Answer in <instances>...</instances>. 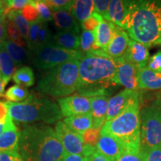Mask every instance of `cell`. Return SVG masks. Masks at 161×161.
Listing matches in <instances>:
<instances>
[{
	"mask_svg": "<svg viewBox=\"0 0 161 161\" xmlns=\"http://www.w3.org/2000/svg\"><path fill=\"white\" fill-rule=\"evenodd\" d=\"M101 129L102 128H91L82 133L81 137L84 145L92 147H96V145H97L100 137Z\"/></svg>",
	"mask_w": 161,
	"mask_h": 161,
	"instance_id": "obj_34",
	"label": "cell"
},
{
	"mask_svg": "<svg viewBox=\"0 0 161 161\" xmlns=\"http://www.w3.org/2000/svg\"><path fill=\"white\" fill-rule=\"evenodd\" d=\"M0 161H24L17 151L0 152Z\"/></svg>",
	"mask_w": 161,
	"mask_h": 161,
	"instance_id": "obj_43",
	"label": "cell"
},
{
	"mask_svg": "<svg viewBox=\"0 0 161 161\" xmlns=\"http://www.w3.org/2000/svg\"><path fill=\"white\" fill-rule=\"evenodd\" d=\"M6 84H7L5 83L3 76L0 73V97L4 96V94H5V86H6Z\"/></svg>",
	"mask_w": 161,
	"mask_h": 161,
	"instance_id": "obj_48",
	"label": "cell"
},
{
	"mask_svg": "<svg viewBox=\"0 0 161 161\" xmlns=\"http://www.w3.org/2000/svg\"><path fill=\"white\" fill-rule=\"evenodd\" d=\"M112 38L110 43L105 49L101 51L114 59H117L122 57L125 52L130 37L125 30L114 23H112Z\"/></svg>",
	"mask_w": 161,
	"mask_h": 161,
	"instance_id": "obj_12",
	"label": "cell"
},
{
	"mask_svg": "<svg viewBox=\"0 0 161 161\" xmlns=\"http://www.w3.org/2000/svg\"><path fill=\"white\" fill-rule=\"evenodd\" d=\"M137 97L139 93L136 90L125 89L109 98L106 121L111 120L119 115Z\"/></svg>",
	"mask_w": 161,
	"mask_h": 161,
	"instance_id": "obj_13",
	"label": "cell"
},
{
	"mask_svg": "<svg viewBox=\"0 0 161 161\" xmlns=\"http://www.w3.org/2000/svg\"><path fill=\"white\" fill-rule=\"evenodd\" d=\"M146 67L153 71L161 72V51L157 52L149 58Z\"/></svg>",
	"mask_w": 161,
	"mask_h": 161,
	"instance_id": "obj_41",
	"label": "cell"
},
{
	"mask_svg": "<svg viewBox=\"0 0 161 161\" xmlns=\"http://www.w3.org/2000/svg\"><path fill=\"white\" fill-rule=\"evenodd\" d=\"M58 102L62 115L65 117L91 112L90 98L78 94L60 98L58 100Z\"/></svg>",
	"mask_w": 161,
	"mask_h": 161,
	"instance_id": "obj_10",
	"label": "cell"
},
{
	"mask_svg": "<svg viewBox=\"0 0 161 161\" xmlns=\"http://www.w3.org/2000/svg\"><path fill=\"white\" fill-rule=\"evenodd\" d=\"M116 161H145V157L141 152L138 153L124 152Z\"/></svg>",
	"mask_w": 161,
	"mask_h": 161,
	"instance_id": "obj_40",
	"label": "cell"
},
{
	"mask_svg": "<svg viewBox=\"0 0 161 161\" xmlns=\"http://www.w3.org/2000/svg\"><path fill=\"white\" fill-rule=\"evenodd\" d=\"M6 129V124L0 123V134H2Z\"/></svg>",
	"mask_w": 161,
	"mask_h": 161,
	"instance_id": "obj_50",
	"label": "cell"
},
{
	"mask_svg": "<svg viewBox=\"0 0 161 161\" xmlns=\"http://www.w3.org/2000/svg\"><path fill=\"white\" fill-rule=\"evenodd\" d=\"M21 13L24 18L29 22V23H34V22L40 20V15L38 14L37 9L35 7L32 5L31 3H29V5H25L23 9L21 10Z\"/></svg>",
	"mask_w": 161,
	"mask_h": 161,
	"instance_id": "obj_36",
	"label": "cell"
},
{
	"mask_svg": "<svg viewBox=\"0 0 161 161\" xmlns=\"http://www.w3.org/2000/svg\"><path fill=\"white\" fill-rule=\"evenodd\" d=\"M52 43L62 49L80 51L79 34L59 31L53 35Z\"/></svg>",
	"mask_w": 161,
	"mask_h": 161,
	"instance_id": "obj_21",
	"label": "cell"
},
{
	"mask_svg": "<svg viewBox=\"0 0 161 161\" xmlns=\"http://www.w3.org/2000/svg\"><path fill=\"white\" fill-rule=\"evenodd\" d=\"M10 117L11 116L9 114L7 104L0 102V123L5 124Z\"/></svg>",
	"mask_w": 161,
	"mask_h": 161,
	"instance_id": "obj_44",
	"label": "cell"
},
{
	"mask_svg": "<svg viewBox=\"0 0 161 161\" xmlns=\"http://www.w3.org/2000/svg\"><path fill=\"white\" fill-rule=\"evenodd\" d=\"M32 1L34 0H7V8L13 11H21Z\"/></svg>",
	"mask_w": 161,
	"mask_h": 161,
	"instance_id": "obj_42",
	"label": "cell"
},
{
	"mask_svg": "<svg viewBox=\"0 0 161 161\" xmlns=\"http://www.w3.org/2000/svg\"><path fill=\"white\" fill-rule=\"evenodd\" d=\"M5 18L6 16L5 14V13H0V25H1L3 22L5 21Z\"/></svg>",
	"mask_w": 161,
	"mask_h": 161,
	"instance_id": "obj_49",
	"label": "cell"
},
{
	"mask_svg": "<svg viewBox=\"0 0 161 161\" xmlns=\"http://www.w3.org/2000/svg\"><path fill=\"white\" fill-rule=\"evenodd\" d=\"M140 152L144 154L145 161H161V145L146 152Z\"/></svg>",
	"mask_w": 161,
	"mask_h": 161,
	"instance_id": "obj_39",
	"label": "cell"
},
{
	"mask_svg": "<svg viewBox=\"0 0 161 161\" xmlns=\"http://www.w3.org/2000/svg\"><path fill=\"white\" fill-rule=\"evenodd\" d=\"M122 29L133 40L161 45V0H128Z\"/></svg>",
	"mask_w": 161,
	"mask_h": 161,
	"instance_id": "obj_2",
	"label": "cell"
},
{
	"mask_svg": "<svg viewBox=\"0 0 161 161\" xmlns=\"http://www.w3.org/2000/svg\"><path fill=\"white\" fill-rule=\"evenodd\" d=\"M4 13H5L6 17H8V20H11L15 23V25L17 26L18 29L21 32L22 35L23 36L24 39L27 42L29 35L30 25L29 22L24 18L23 14H22L21 11H13V10L6 8Z\"/></svg>",
	"mask_w": 161,
	"mask_h": 161,
	"instance_id": "obj_28",
	"label": "cell"
},
{
	"mask_svg": "<svg viewBox=\"0 0 161 161\" xmlns=\"http://www.w3.org/2000/svg\"><path fill=\"white\" fill-rule=\"evenodd\" d=\"M0 2H1V3H3V5H4V4H5V3H6V5H7V0H0Z\"/></svg>",
	"mask_w": 161,
	"mask_h": 161,
	"instance_id": "obj_52",
	"label": "cell"
},
{
	"mask_svg": "<svg viewBox=\"0 0 161 161\" xmlns=\"http://www.w3.org/2000/svg\"><path fill=\"white\" fill-rule=\"evenodd\" d=\"M7 39V20L0 25V43Z\"/></svg>",
	"mask_w": 161,
	"mask_h": 161,
	"instance_id": "obj_47",
	"label": "cell"
},
{
	"mask_svg": "<svg viewBox=\"0 0 161 161\" xmlns=\"http://www.w3.org/2000/svg\"><path fill=\"white\" fill-rule=\"evenodd\" d=\"M128 0H110L108 17L109 21L122 28L126 14Z\"/></svg>",
	"mask_w": 161,
	"mask_h": 161,
	"instance_id": "obj_25",
	"label": "cell"
},
{
	"mask_svg": "<svg viewBox=\"0 0 161 161\" xmlns=\"http://www.w3.org/2000/svg\"><path fill=\"white\" fill-rule=\"evenodd\" d=\"M96 11L104 18V19L109 21L108 9H109L110 0H93Z\"/></svg>",
	"mask_w": 161,
	"mask_h": 161,
	"instance_id": "obj_37",
	"label": "cell"
},
{
	"mask_svg": "<svg viewBox=\"0 0 161 161\" xmlns=\"http://www.w3.org/2000/svg\"><path fill=\"white\" fill-rule=\"evenodd\" d=\"M17 66L3 45L0 43V73L6 84L8 83L16 71Z\"/></svg>",
	"mask_w": 161,
	"mask_h": 161,
	"instance_id": "obj_26",
	"label": "cell"
},
{
	"mask_svg": "<svg viewBox=\"0 0 161 161\" xmlns=\"http://www.w3.org/2000/svg\"><path fill=\"white\" fill-rule=\"evenodd\" d=\"M140 115V151L161 145V98L144 106Z\"/></svg>",
	"mask_w": 161,
	"mask_h": 161,
	"instance_id": "obj_7",
	"label": "cell"
},
{
	"mask_svg": "<svg viewBox=\"0 0 161 161\" xmlns=\"http://www.w3.org/2000/svg\"><path fill=\"white\" fill-rule=\"evenodd\" d=\"M51 10L70 9L74 0H44Z\"/></svg>",
	"mask_w": 161,
	"mask_h": 161,
	"instance_id": "obj_38",
	"label": "cell"
},
{
	"mask_svg": "<svg viewBox=\"0 0 161 161\" xmlns=\"http://www.w3.org/2000/svg\"><path fill=\"white\" fill-rule=\"evenodd\" d=\"M7 39L19 46H25L26 43L19 29L11 20L7 21Z\"/></svg>",
	"mask_w": 161,
	"mask_h": 161,
	"instance_id": "obj_32",
	"label": "cell"
},
{
	"mask_svg": "<svg viewBox=\"0 0 161 161\" xmlns=\"http://www.w3.org/2000/svg\"><path fill=\"white\" fill-rule=\"evenodd\" d=\"M126 61L135 65L139 69L146 67L149 60L148 46L130 39L128 46L122 56Z\"/></svg>",
	"mask_w": 161,
	"mask_h": 161,
	"instance_id": "obj_15",
	"label": "cell"
},
{
	"mask_svg": "<svg viewBox=\"0 0 161 161\" xmlns=\"http://www.w3.org/2000/svg\"><path fill=\"white\" fill-rule=\"evenodd\" d=\"M29 96L27 88L18 84L11 86L4 94L6 99L11 102H22L27 99Z\"/></svg>",
	"mask_w": 161,
	"mask_h": 161,
	"instance_id": "obj_30",
	"label": "cell"
},
{
	"mask_svg": "<svg viewBox=\"0 0 161 161\" xmlns=\"http://www.w3.org/2000/svg\"><path fill=\"white\" fill-rule=\"evenodd\" d=\"M5 8H4V5L3 4L0 2V13H4V11H5Z\"/></svg>",
	"mask_w": 161,
	"mask_h": 161,
	"instance_id": "obj_51",
	"label": "cell"
},
{
	"mask_svg": "<svg viewBox=\"0 0 161 161\" xmlns=\"http://www.w3.org/2000/svg\"><path fill=\"white\" fill-rule=\"evenodd\" d=\"M5 124V130L0 134V152L17 151L19 148L20 132L14 123L11 117L8 119Z\"/></svg>",
	"mask_w": 161,
	"mask_h": 161,
	"instance_id": "obj_18",
	"label": "cell"
},
{
	"mask_svg": "<svg viewBox=\"0 0 161 161\" xmlns=\"http://www.w3.org/2000/svg\"><path fill=\"white\" fill-rule=\"evenodd\" d=\"M103 19L104 18L96 11L90 17L80 24V28L83 29V31H94Z\"/></svg>",
	"mask_w": 161,
	"mask_h": 161,
	"instance_id": "obj_35",
	"label": "cell"
},
{
	"mask_svg": "<svg viewBox=\"0 0 161 161\" xmlns=\"http://www.w3.org/2000/svg\"><path fill=\"white\" fill-rule=\"evenodd\" d=\"M138 87L148 90H160L161 72L153 71L146 66L140 69L138 73Z\"/></svg>",
	"mask_w": 161,
	"mask_h": 161,
	"instance_id": "obj_20",
	"label": "cell"
},
{
	"mask_svg": "<svg viewBox=\"0 0 161 161\" xmlns=\"http://www.w3.org/2000/svg\"><path fill=\"white\" fill-rule=\"evenodd\" d=\"M70 12L80 24L96 12L93 0H74Z\"/></svg>",
	"mask_w": 161,
	"mask_h": 161,
	"instance_id": "obj_22",
	"label": "cell"
},
{
	"mask_svg": "<svg viewBox=\"0 0 161 161\" xmlns=\"http://www.w3.org/2000/svg\"><path fill=\"white\" fill-rule=\"evenodd\" d=\"M108 98L106 96H98L90 98L91 115L93 128H102L106 122Z\"/></svg>",
	"mask_w": 161,
	"mask_h": 161,
	"instance_id": "obj_19",
	"label": "cell"
},
{
	"mask_svg": "<svg viewBox=\"0 0 161 161\" xmlns=\"http://www.w3.org/2000/svg\"><path fill=\"white\" fill-rule=\"evenodd\" d=\"M31 3L37 9L40 20L46 23L52 19V10L44 0H34Z\"/></svg>",
	"mask_w": 161,
	"mask_h": 161,
	"instance_id": "obj_33",
	"label": "cell"
},
{
	"mask_svg": "<svg viewBox=\"0 0 161 161\" xmlns=\"http://www.w3.org/2000/svg\"><path fill=\"white\" fill-rule=\"evenodd\" d=\"M94 31H82L80 36V51L84 54L96 51Z\"/></svg>",
	"mask_w": 161,
	"mask_h": 161,
	"instance_id": "obj_31",
	"label": "cell"
},
{
	"mask_svg": "<svg viewBox=\"0 0 161 161\" xmlns=\"http://www.w3.org/2000/svg\"><path fill=\"white\" fill-rule=\"evenodd\" d=\"M96 150L113 161H116L125 151L121 144L107 133L101 131Z\"/></svg>",
	"mask_w": 161,
	"mask_h": 161,
	"instance_id": "obj_16",
	"label": "cell"
},
{
	"mask_svg": "<svg viewBox=\"0 0 161 161\" xmlns=\"http://www.w3.org/2000/svg\"><path fill=\"white\" fill-rule=\"evenodd\" d=\"M29 25V35L26 43L30 51L52 43L53 35L45 22L40 19Z\"/></svg>",
	"mask_w": 161,
	"mask_h": 161,
	"instance_id": "obj_14",
	"label": "cell"
},
{
	"mask_svg": "<svg viewBox=\"0 0 161 161\" xmlns=\"http://www.w3.org/2000/svg\"><path fill=\"white\" fill-rule=\"evenodd\" d=\"M18 149L24 161H60L66 154L55 130L46 125L24 128Z\"/></svg>",
	"mask_w": 161,
	"mask_h": 161,
	"instance_id": "obj_3",
	"label": "cell"
},
{
	"mask_svg": "<svg viewBox=\"0 0 161 161\" xmlns=\"http://www.w3.org/2000/svg\"><path fill=\"white\" fill-rule=\"evenodd\" d=\"M12 119L19 122L29 123L43 122L55 123L63 117L60 107L45 97L30 95L22 102H6Z\"/></svg>",
	"mask_w": 161,
	"mask_h": 161,
	"instance_id": "obj_5",
	"label": "cell"
},
{
	"mask_svg": "<svg viewBox=\"0 0 161 161\" xmlns=\"http://www.w3.org/2000/svg\"><path fill=\"white\" fill-rule=\"evenodd\" d=\"M86 158L81 154H66L60 161H86Z\"/></svg>",
	"mask_w": 161,
	"mask_h": 161,
	"instance_id": "obj_46",
	"label": "cell"
},
{
	"mask_svg": "<svg viewBox=\"0 0 161 161\" xmlns=\"http://www.w3.org/2000/svg\"><path fill=\"white\" fill-rule=\"evenodd\" d=\"M3 44L8 55L11 56V59L14 60L17 66H19L25 63L27 60V54L23 46H18L10 40H5L3 41Z\"/></svg>",
	"mask_w": 161,
	"mask_h": 161,
	"instance_id": "obj_27",
	"label": "cell"
},
{
	"mask_svg": "<svg viewBox=\"0 0 161 161\" xmlns=\"http://www.w3.org/2000/svg\"><path fill=\"white\" fill-rule=\"evenodd\" d=\"M52 19L56 29L62 31H69L80 33V23L73 17L69 10L57 9L52 10Z\"/></svg>",
	"mask_w": 161,
	"mask_h": 161,
	"instance_id": "obj_17",
	"label": "cell"
},
{
	"mask_svg": "<svg viewBox=\"0 0 161 161\" xmlns=\"http://www.w3.org/2000/svg\"><path fill=\"white\" fill-rule=\"evenodd\" d=\"M118 85L115 59L99 49L84 54L79 60L78 95L108 96Z\"/></svg>",
	"mask_w": 161,
	"mask_h": 161,
	"instance_id": "obj_1",
	"label": "cell"
},
{
	"mask_svg": "<svg viewBox=\"0 0 161 161\" xmlns=\"http://www.w3.org/2000/svg\"><path fill=\"white\" fill-rule=\"evenodd\" d=\"M116 60V78L119 85H122L125 89L136 90L138 89L139 69L135 65L126 61L121 57Z\"/></svg>",
	"mask_w": 161,
	"mask_h": 161,
	"instance_id": "obj_11",
	"label": "cell"
},
{
	"mask_svg": "<svg viewBox=\"0 0 161 161\" xmlns=\"http://www.w3.org/2000/svg\"><path fill=\"white\" fill-rule=\"evenodd\" d=\"M140 101L136 98L119 115L106 121L101 131L110 134L121 144L125 152H140Z\"/></svg>",
	"mask_w": 161,
	"mask_h": 161,
	"instance_id": "obj_4",
	"label": "cell"
},
{
	"mask_svg": "<svg viewBox=\"0 0 161 161\" xmlns=\"http://www.w3.org/2000/svg\"><path fill=\"white\" fill-rule=\"evenodd\" d=\"M64 122L70 129L82 134L85 130L90 129L92 127V117L91 113L85 114H80L66 117Z\"/></svg>",
	"mask_w": 161,
	"mask_h": 161,
	"instance_id": "obj_24",
	"label": "cell"
},
{
	"mask_svg": "<svg viewBox=\"0 0 161 161\" xmlns=\"http://www.w3.org/2000/svg\"><path fill=\"white\" fill-rule=\"evenodd\" d=\"M94 33L96 50H104L112 38V22L103 19L94 31Z\"/></svg>",
	"mask_w": 161,
	"mask_h": 161,
	"instance_id": "obj_23",
	"label": "cell"
},
{
	"mask_svg": "<svg viewBox=\"0 0 161 161\" xmlns=\"http://www.w3.org/2000/svg\"><path fill=\"white\" fill-rule=\"evenodd\" d=\"M86 161H113L102 154H101L97 150L92 153L90 155L86 157Z\"/></svg>",
	"mask_w": 161,
	"mask_h": 161,
	"instance_id": "obj_45",
	"label": "cell"
},
{
	"mask_svg": "<svg viewBox=\"0 0 161 161\" xmlns=\"http://www.w3.org/2000/svg\"><path fill=\"white\" fill-rule=\"evenodd\" d=\"M84 54L80 51L68 50L52 43L30 51L34 65L40 69H49L73 60H80Z\"/></svg>",
	"mask_w": 161,
	"mask_h": 161,
	"instance_id": "obj_8",
	"label": "cell"
},
{
	"mask_svg": "<svg viewBox=\"0 0 161 161\" xmlns=\"http://www.w3.org/2000/svg\"><path fill=\"white\" fill-rule=\"evenodd\" d=\"M55 133L66 154H81L86 158L96 151V147L84 145L81 134L70 129L64 121L57 122Z\"/></svg>",
	"mask_w": 161,
	"mask_h": 161,
	"instance_id": "obj_9",
	"label": "cell"
},
{
	"mask_svg": "<svg viewBox=\"0 0 161 161\" xmlns=\"http://www.w3.org/2000/svg\"><path fill=\"white\" fill-rule=\"evenodd\" d=\"M79 60H70L52 68L39 80L38 89L54 98L64 97L77 91Z\"/></svg>",
	"mask_w": 161,
	"mask_h": 161,
	"instance_id": "obj_6",
	"label": "cell"
},
{
	"mask_svg": "<svg viewBox=\"0 0 161 161\" xmlns=\"http://www.w3.org/2000/svg\"><path fill=\"white\" fill-rule=\"evenodd\" d=\"M12 79L18 85L31 86L35 84V75L33 70L29 66H22L16 70Z\"/></svg>",
	"mask_w": 161,
	"mask_h": 161,
	"instance_id": "obj_29",
	"label": "cell"
}]
</instances>
